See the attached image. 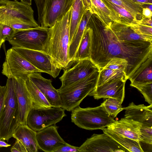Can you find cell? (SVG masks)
Returning a JSON list of instances; mask_svg holds the SVG:
<instances>
[{"instance_id":"1","label":"cell","mask_w":152,"mask_h":152,"mask_svg":"<svg viewBox=\"0 0 152 152\" xmlns=\"http://www.w3.org/2000/svg\"><path fill=\"white\" fill-rule=\"evenodd\" d=\"M87 26L91 30L90 59L99 70L113 58H124L128 62L130 80L152 58V42L121 40L93 13Z\"/></svg>"},{"instance_id":"2","label":"cell","mask_w":152,"mask_h":152,"mask_svg":"<svg viewBox=\"0 0 152 152\" xmlns=\"http://www.w3.org/2000/svg\"><path fill=\"white\" fill-rule=\"evenodd\" d=\"M71 15V8L49 28V38L45 50L57 66L64 70L71 66L68 56Z\"/></svg>"},{"instance_id":"3","label":"cell","mask_w":152,"mask_h":152,"mask_svg":"<svg viewBox=\"0 0 152 152\" xmlns=\"http://www.w3.org/2000/svg\"><path fill=\"white\" fill-rule=\"evenodd\" d=\"M100 70L69 86L58 90L61 107L69 111L79 106L97 86Z\"/></svg>"},{"instance_id":"4","label":"cell","mask_w":152,"mask_h":152,"mask_svg":"<svg viewBox=\"0 0 152 152\" xmlns=\"http://www.w3.org/2000/svg\"><path fill=\"white\" fill-rule=\"evenodd\" d=\"M4 107L0 117V140L8 141L19 125L14 79L8 78Z\"/></svg>"},{"instance_id":"5","label":"cell","mask_w":152,"mask_h":152,"mask_svg":"<svg viewBox=\"0 0 152 152\" xmlns=\"http://www.w3.org/2000/svg\"><path fill=\"white\" fill-rule=\"evenodd\" d=\"M71 119L72 122L79 128L88 130L102 129L116 121L101 104L84 108L79 106L72 111Z\"/></svg>"},{"instance_id":"6","label":"cell","mask_w":152,"mask_h":152,"mask_svg":"<svg viewBox=\"0 0 152 152\" xmlns=\"http://www.w3.org/2000/svg\"><path fill=\"white\" fill-rule=\"evenodd\" d=\"M49 28L40 26L22 31H15L7 40L12 47L45 51L48 41Z\"/></svg>"},{"instance_id":"7","label":"cell","mask_w":152,"mask_h":152,"mask_svg":"<svg viewBox=\"0 0 152 152\" xmlns=\"http://www.w3.org/2000/svg\"><path fill=\"white\" fill-rule=\"evenodd\" d=\"M3 0L6 9L0 18V24L20 23L35 28L40 26L34 18V12L31 6L17 0Z\"/></svg>"},{"instance_id":"8","label":"cell","mask_w":152,"mask_h":152,"mask_svg":"<svg viewBox=\"0 0 152 152\" xmlns=\"http://www.w3.org/2000/svg\"><path fill=\"white\" fill-rule=\"evenodd\" d=\"M34 72H42L12 48L7 51L1 72L7 78H21L26 81L28 75Z\"/></svg>"},{"instance_id":"9","label":"cell","mask_w":152,"mask_h":152,"mask_svg":"<svg viewBox=\"0 0 152 152\" xmlns=\"http://www.w3.org/2000/svg\"><path fill=\"white\" fill-rule=\"evenodd\" d=\"M66 116L65 110L61 107H32L27 116V125L37 132L55 125Z\"/></svg>"},{"instance_id":"10","label":"cell","mask_w":152,"mask_h":152,"mask_svg":"<svg viewBox=\"0 0 152 152\" xmlns=\"http://www.w3.org/2000/svg\"><path fill=\"white\" fill-rule=\"evenodd\" d=\"M12 48L42 72L47 73L54 78L58 75L61 69L45 51L18 47Z\"/></svg>"},{"instance_id":"11","label":"cell","mask_w":152,"mask_h":152,"mask_svg":"<svg viewBox=\"0 0 152 152\" xmlns=\"http://www.w3.org/2000/svg\"><path fill=\"white\" fill-rule=\"evenodd\" d=\"M80 152H129L107 134H94L79 147Z\"/></svg>"},{"instance_id":"12","label":"cell","mask_w":152,"mask_h":152,"mask_svg":"<svg viewBox=\"0 0 152 152\" xmlns=\"http://www.w3.org/2000/svg\"><path fill=\"white\" fill-rule=\"evenodd\" d=\"M99 70L90 59L80 60L72 68L64 70L59 79L61 83L60 88L69 86Z\"/></svg>"},{"instance_id":"13","label":"cell","mask_w":152,"mask_h":152,"mask_svg":"<svg viewBox=\"0 0 152 152\" xmlns=\"http://www.w3.org/2000/svg\"><path fill=\"white\" fill-rule=\"evenodd\" d=\"M75 0H45L40 24L50 28L71 8Z\"/></svg>"},{"instance_id":"14","label":"cell","mask_w":152,"mask_h":152,"mask_svg":"<svg viewBox=\"0 0 152 152\" xmlns=\"http://www.w3.org/2000/svg\"><path fill=\"white\" fill-rule=\"evenodd\" d=\"M15 89L18 111L19 125H27L28 113L32 107L33 102L26 81L21 78H14Z\"/></svg>"},{"instance_id":"15","label":"cell","mask_w":152,"mask_h":152,"mask_svg":"<svg viewBox=\"0 0 152 152\" xmlns=\"http://www.w3.org/2000/svg\"><path fill=\"white\" fill-rule=\"evenodd\" d=\"M55 125L37 132L36 138L39 149L46 152H55L66 142L59 134Z\"/></svg>"},{"instance_id":"16","label":"cell","mask_w":152,"mask_h":152,"mask_svg":"<svg viewBox=\"0 0 152 152\" xmlns=\"http://www.w3.org/2000/svg\"><path fill=\"white\" fill-rule=\"evenodd\" d=\"M126 81L123 79L110 80L96 86L88 96H93L96 99L114 98L123 102L125 96V85Z\"/></svg>"},{"instance_id":"17","label":"cell","mask_w":152,"mask_h":152,"mask_svg":"<svg viewBox=\"0 0 152 152\" xmlns=\"http://www.w3.org/2000/svg\"><path fill=\"white\" fill-rule=\"evenodd\" d=\"M28 77L43 94L51 107H61L58 92L52 86L50 80L43 77L40 72L31 73Z\"/></svg>"},{"instance_id":"18","label":"cell","mask_w":152,"mask_h":152,"mask_svg":"<svg viewBox=\"0 0 152 152\" xmlns=\"http://www.w3.org/2000/svg\"><path fill=\"white\" fill-rule=\"evenodd\" d=\"M142 124L124 117L116 121L107 127L114 133L140 142V128Z\"/></svg>"},{"instance_id":"19","label":"cell","mask_w":152,"mask_h":152,"mask_svg":"<svg viewBox=\"0 0 152 152\" xmlns=\"http://www.w3.org/2000/svg\"><path fill=\"white\" fill-rule=\"evenodd\" d=\"M124 110L125 117L141 123L142 125L152 127V104L137 105L132 102L124 107Z\"/></svg>"},{"instance_id":"20","label":"cell","mask_w":152,"mask_h":152,"mask_svg":"<svg viewBox=\"0 0 152 152\" xmlns=\"http://www.w3.org/2000/svg\"><path fill=\"white\" fill-rule=\"evenodd\" d=\"M36 132L27 125H19L12 137L20 141L27 152H37L39 148L36 138Z\"/></svg>"},{"instance_id":"21","label":"cell","mask_w":152,"mask_h":152,"mask_svg":"<svg viewBox=\"0 0 152 152\" xmlns=\"http://www.w3.org/2000/svg\"><path fill=\"white\" fill-rule=\"evenodd\" d=\"M108 27L121 40L126 41L140 40L152 42V36L137 33L130 26L113 21Z\"/></svg>"},{"instance_id":"22","label":"cell","mask_w":152,"mask_h":152,"mask_svg":"<svg viewBox=\"0 0 152 152\" xmlns=\"http://www.w3.org/2000/svg\"><path fill=\"white\" fill-rule=\"evenodd\" d=\"M92 14L93 13L91 10H85L78 27L71 42L69 43L68 56L71 65L73 64V61L75 54L84 32Z\"/></svg>"},{"instance_id":"23","label":"cell","mask_w":152,"mask_h":152,"mask_svg":"<svg viewBox=\"0 0 152 152\" xmlns=\"http://www.w3.org/2000/svg\"><path fill=\"white\" fill-rule=\"evenodd\" d=\"M113 14L115 22L132 26L138 24L140 20L124 8L107 0H102Z\"/></svg>"},{"instance_id":"24","label":"cell","mask_w":152,"mask_h":152,"mask_svg":"<svg viewBox=\"0 0 152 152\" xmlns=\"http://www.w3.org/2000/svg\"><path fill=\"white\" fill-rule=\"evenodd\" d=\"M92 12L95 14L105 27H108L113 21L115 22L110 11L102 0H91Z\"/></svg>"},{"instance_id":"25","label":"cell","mask_w":152,"mask_h":152,"mask_svg":"<svg viewBox=\"0 0 152 152\" xmlns=\"http://www.w3.org/2000/svg\"><path fill=\"white\" fill-rule=\"evenodd\" d=\"M91 29L87 26L75 54L73 63L84 59H90Z\"/></svg>"},{"instance_id":"26","label":"cell","mask_w":152,"mask_h":152,"mask_svg":"<svg viewBox=\"0 0 152 152\" xmlns=\"http://www.w3.org/2000/svg\"><path fill=\"white\" fill-rule=\"evenodd\" d=\"M85 10L81 0H75L71 8L69 43L77 29Z\"/></svg>"},{"instance_id":"27","label":"cell","mask_w":152,"mask_h":152,"mask_svg":"<svg viewBox=\"0 0 152 152\" xmlns=\"http://www.w3.org/2000/svg\"><path fill=\"white\" fill-rule=\"evenodd\" d=\"M129 152H143L140 142L132 139L116 134L105 128L102 129Z\"/></svg>"},{"instance_id":"28","label":"cell","mask_w":152,"mask_h":152,"mask_svg":"<svg viewBox=\"0 0 152 152\" xmlns=\"http://www.w3.org/2000/svg\"><path fill=\"white\" fill-rule=\"evenodd\" d=\"M27 89L29 92L33 102L32 107H49L51 105L43 94L28 77L26 80Z\"/></svg>"},{"instance_id":"29","label":"cell","mask_w":152,"mask_h":152,"mask_svg":"<svg viewBox=\"0 0 152 152\" xmlns=\"http://www.w3.org/2000/svg\"><path fill=\"white\" fill-rule=\"evenodd\" d=\"M128 79L125 72L123 71L110 69L103 68L100 70L97 86H100L112 80Z\"/></svg>"},{"instance_id":"30","label":"cell","mask_w":152,"mask_h":152,"mask_svg":"<svg viewBox=\"0 0 152 152\" xmlns=\"http://www.w3.org/2000/svg\"><path fill=\"white\" fill-rule=\"evenodd\" d=\"M125 9L136 16L140 20L144 17L142 14L143 5L131 0H107Z\"/></svg>"},{"instance_id":"31","label":"cell","mask_w":152,"mask_h":152,"mask_svg":"<svg viewBox=\"0 0 152 152\" xmlns=\"http://www.w3.org/2000/svg\"><path fill=\"white\" fill-rule=\"evenodd\" d=\"M131 82V86L152 82V60L139 72Z\"/></svg>"},{"instance_id":"32","label":"cell","mask_w":152,"mask_h":152,"mask_svg":"<svg viewBox=\"0 0 152 152\" xmlns=\"http://www.w3.org/2000/svg\"><path fill=\"white\" fill-rule=\"evenodd\" d=\"M122 102L120 100L114 98H109L101 104L108 114L113 118L124 110L121 104Z\"/></svg>"},{"instance_id":"33","label":"cell","mask_w":152,"mask_h":152,"mask_svg":"<svg viewBox=\"0 0 152 152\" xmlns=\"http://www.w3.org/2000/svg\"><path fill=\"white\" fill-rule=\"evenodd\" d=\"M103 68L110 69L123 71L125 72L128 79L130 77L128 69V62L124 58H113Z\"/></svg>"},{"instance_id":"34","label":"cell","mask_w":152,"mask_h":152,"mask_svg":"<svg viewBox=\"0 0 152 152\" xmlns=\"http://www.w3.org/2000/svg\"><path fill=\"white\" fill-rule=\"evenodd\" d=\"M131 86L139 90L143 95L146 102L152 104V82L141 85H133Z\"/></svg>"},{"instance_id":"35","label":"cell","mask_w":152,"mask_h":152,"mask_svg":"<svg viewBox=\"0 0 152 152\" xmlns=\"http://www.w3.org/2000/svg\"><path fill=\"white\" fill-rule=\"evenodd\" d=\"M140 142L152 144V127L142 125L140 129Z\"/></svg>"},{"instance_id":"36","label":"cell","mask_w":152,"mask_h":152,"mask_svg":"<svg viewBox=\"0 0 152 152\" xmlns=\"http://www.w3.org/2000/svg\"><path fill=\"white\" fill-rule=\"evenodd\" d=\"M131 26L137 33L143 35L152 36V27L140 24Z\"/></svg>"},{"instance_id":"37","label":"cell","mask_w":152,"mask_h":152,"mask_svg":"<svg viewBox=\"0 0 152 152\" xmlns=\"http://www.w3.org/2000/svg\"><path fill=\"white\" fill-rule=\"evenodd\" d=\"M1 36L5 41L13 33L15 30L10 26L5 24H1Z\"/></svg>"},{"instance_id":"38","label":"cell","mask_w":152,"mask_h":152,"mask_svg":"<svg viewBox=\"0 0 152 152\" xmlns=\"http://www.w3.org/2000/svg\"><path fill=\"white\" fill-rule=\"evenodd\" d=\"M80 152L79 147L72 145L66 142L55 152Z\"/></svg>"},{"instance_id":"39","label":"cell","mask_w":152,"mask_h":152,"mask_svg":"<svg viewBox=\"0 0 152 152\" xmlns=\"http://www.w3.org/2000/svg\"><path fill=\"white\" fill-rule=\"evenodd\" d=\"M7 90L6 86L0 85V117L1 115L5 102Z\"/></svg>"},{"instance_id":"40","label":"cell","mask_w":152,"mask_h":152,"mask_svg":"<svg viewBox=\"0 0 152 152\" xmlns=\"http://www.w3.org/2000/svg\"><path fill=\"white\" fill-rule=\"evenodd\" d=\"M11 26L15 31H22L35 28L33 26L27 24L14 23L7 25Z\"/></svg>"},{"instance_id":"41","label":"cell","mask_w":152,"mask_h":152,"mask_svg":"<svg viewBox=\"0 0 152 152\" xmlns=\"http://www.w3.org/2000/svg\"><path fill=\"white\" fill-rule=\"evenodd\" d=\"M12 152H27L26 150L20 141L16 140L10 149Z\"/></svg>"},{"instance_id":"42","label":"cell","mask_w":152,"mask_h":152,"mask_svg":"<svg viewBox=\"0 0 152 152\" xmlns=\"http://www.w3.org/2000/svg\"><path fill=\"white\" fill-rule=\"evenodd\" d=\"M37 7L38 14V22L40 24L45 0H34Z\"/></svg>"},{"instance_id":"43","label":"cell","mask_w":152,"mask_h":152,"mask_svg":"<svg viewBox=\"0 0 152 152\" xmlns=\"http://www.w3.org/2000/svg\"><path fill=\"white\" fill-rule=\"evenodd\" d=\"M138 24L152 27V18H146L144 17L139 21Z\"/></svg>"},{"instance_id":"44","label":"cell","mask_w":152,"mask_h":152,"mask_svg":"<svg viewBox=\"0 0 152 152\" xmlns=\"http://www.w3.org/2000/svg\"><path fill=\"white\" fill-rule=\"evenodd\" d=\"M142 15L146 18H152V11L147 8H143L142 10Z\"/></svg>"},{"instance_id":"45","label":"cell","mask_w":152,"mask_h":152,"mask_svg":"<svg viewBox=\"0 0 152 152\" xmlns=\"http://www.w3.org/2000/svg\"><path fill=\"white\" fill-rule=\"evenodd\" d=\"M81 0L85 10H89L92 11L91 0Z\"/></svg>"},{"instance_id":"46","label":"cell","mask_w":152,"mask_h":152,"mask_svg":"<svg viewBox=\"0 0 152 152\" xmlns=\"http://www.w3.org/2000/svg\"><path fill=\"white\" fill-rule=\"evenodd\" d=\"M6 9V5L4 0H0V18L4 13Z\"/></svg>"},{"instance_id":"47","label":"cell","mask_w":152,"mask_h":152,"mask_svg":"<svg viewBox=\"0 0 152 152\" xmlns=\"http://www.w3.org/2000/svg\"><path fill=\"white\" fill-rule=\"evenodd\" d=\"M133 2L141 4H151L152 0H131Z\"/></svg>"},{"instance_id":"48","label":"cell","mask_w":152,"mask_h":152,"mask_svg":"<svg viewBox=\"0 0 152 152\" xmlns=\"http://www.w3.org/2000/svg\"><path fill=\"white\" fill-rule=\"evenodd\" d=\"M11 146L10 144L5 142L4 140H0V147H7Z\"/></svg>"},{"instance_id":"49","label":"cell","mask_w":152,"mask_h":152,"mask_svg":"<svg viewBox=\"0 0 152 152\" xmlns=\"http://www.w3.org/2000/svg\"><path fill=\"white\" fill-rule=\"evenodd\" d=\"M20 1L27 5L31 6V5L32 0H20Z\"/></svg>"},{"instance_id":"50","label":"cell","mask_w":152,"mask_h":152,"mask_svg":"<svg viewBox=\"0 0 152 152\" xmlns=\"http://www.w3.org/2000/svg\"><path fill=\"white\" fill-rule=\"evenodd\" d=\"M1 24H0V49L1 48V46L2 44L5 42V41L3 40L1 37Z\"/></svg>"},{"instance_id":"51","label":"cell","mask_w":152,"mask_h":152,"mask_svg":"<svg viewBox=\"0 0 152 152\" xmlns=\"http://www.w3.org/2000/svg\"></svg>"}]
</instances>
